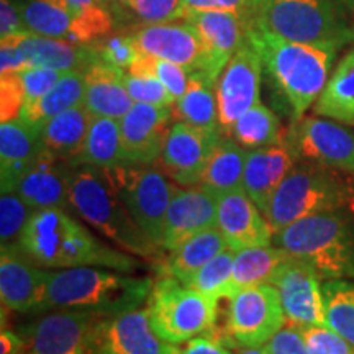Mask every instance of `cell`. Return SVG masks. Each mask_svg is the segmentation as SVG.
<instances>
[{
  "label": "cell",
  "mask_w": 354,
  "mask_h": 354,
  "mask_svg": "<svg viewBox=\"0 0 354 354\" xmlns=\"http://www.w3.org/2000/svg\"><path fill=\"white\" fill-rule=\"evenodd\" d=\"M125 86L133 102L161 105V107H172L176 102L165 84L154 76H135L125 73Z\"/></svg>",
  "instance_id": "obj_45"
},
{
  "label": "cell",
  "mask_w": 354,
  "mask_h": 354,
  "mask_svg": "<svg viewBox=\"0 0 354 354\" xmlns=\"http://www.w3.org/2000/svg\"><path fill=\"white\" fill-rule=\"evenodd\" d=\"M343 7L349 8V10H354V0H338Z\"/></svg>",
  "instance_id": "obj_55"
},
{
  "label": "cell",
  "mask_w": 354,
  "mask_h": 354,
  "mask_svg": "<svg viewBox=\"0 0 354 354\" xmlns=\"http://www.w3.org/2000/svg\"><path fill=\"white\" fill-rule=\"evenodd\" d=\"M94 46L99 51L100 59L123 71L130 69L136 57L141 55L138 44L133 38V33L109 35L107 38L100 39Z\"/></svg>",
  "instance_id": "obj_43"
},
{
  "label": "cell",
  "mask_w": 354,
  "mask_h": 354,
  "mask_svg": "<svg viewBox=\"0 0 354 354\" xmlns=\"http://www.w3.org/2000/svg\"><path fill=\"white\" fill-rule=\"evenodd\" d=\"M216 228L233 251L268 246L274 238L271 223L259 207L251 201L245 189L218 197Z\"/></svg>",
  "instance_id": "obj_20"
},
{
  "label": "cell",
  "mask_w": 354,
  "mask_h": 354,
  "mask_svg": "<svg viewBox=\"0 0 354 354\" xmlns=\"http://www.w3.org/2000/svg\"><path fill=\"white\" fill-rule=\"evenodd\" d=\"M338 0H261L254 28L290 41L343 48L354 41Z\"/></svg>",
  "instance_id": "obj_6"
},
{
  "label": "cell",
  "mask_w": 354,
  "mask_h": 354,
  "mask_svg": "<svg viewBox=\"0 0 354 354\" xmlns=\"http://www.w3.org/2000/svg\"><path fill=\"white\" fill-rule=\"evenodd\" d=\"M64 73L50 68H39V66H30L20 71L21 82H24L26 102L38 99L46 94L50 88L56 86V82L63 77Z\"/></svg>",
  "instance_id": "obj_47"
},
{
  "label": "cell",
  "mask_w": 354,
  "mask_h": 354,
  "mask_svg": "<svg viewBox=\"0 0 354 354\" xmlns=\"http://www.w3.org/2000/svg\"><path fill=\"white\" fill-rule=\"evenodd\" d=\"M176 354H232L223 343L210 336H197L185 342L184 346H177Z\"/></svg>",
  "instance_id": "obj_51"
},
{
  "label": "cell",
  "mask_w": 354,
  "mask_h": 354,
  "mask_svg": "<svg viewBox=\"0 0 354 354\" xmlns=\"http://www.w3.org/2000/svg\"><path fill=\"white\" fill-rule=\"evenodd\" d=\"M184 12L187 10H230L253 20L261 0H183Z\"/></svg>",
  "instance_id": "obj_48"
},
{
  "label": "cell",
  "mask_w": 354,
  "mask_h": 354,
  "mask_svg": "<svg viewBox=\"0 0 354 354\" xmlns=\"http://www.w3.org/2000/svg\"><path fill=\"white\" fill-rule=\"evenodd\" d=\"M153 282L107 268L79 266L51 272L44 310H87L99 317H113L148 302Z\"/></svg>",
  "instance_id": "obj_3"
},
{
  "label": "cell",
  "mask_w": 354,
  "mask_h": 354,
  "mask_svg": "<svg viewBox=\"0 0 354 354\" xmlns=\"http://www.w3.org/2000/svg\"><path fill=\"white\" fill-rule=\"evenodd\" d=\"M320 279L312 266L292 256L274 274L271 284L277 289L287 322L292 325H325Z\"/></svg>",
  "instance_id": "obj_15"
},
{
  "label": "cell",
  "mask_w": 354,
  "mask_h": 354,
  "mask_svg": "<svg viewBox=\"0 0 354 354\" xmlns=\"http://www.w3.org/2000/svg\"><path fill=\"white\" fill-rule=\"evenodd\" d=\"M230 135L246 149L269 148L282 143L277 115L261 102L238 118Z\"/></svg>",
  "instance_id": "obj_37"
},
{
  "label": "cell",
  "mask_w": 354,
  "mask_h": 354,
  "mask_svg": "<svg viewBox=\"0 0 354 354\" xmlns=\"http://www.w3.org/2000/svg\"><path fill=\"white\" fill-rule=\"evenodd\" d=\"M218 197L203 187L179 189L172 197L165 221L161 248L172 251L205 230L216 227Z\"/></svg>",
  "instance_id": "obj_22"
},
{
  "label": "cell",
  "mask_w": 354,
  "mask_h": 354,
  "mask_svg": "<svg viewBox=\"0 0 354 354\" xmlns=\"http://www.w3.org/2000/svg\"><path fill=\"white\" fill-rule=\"evenodd\" d=\"M107 171L136 227L162 250L167 209L179 187L169 183L166 172L154 165H125Z\"/></svg>",
  "instance_id": "obj_9"
},
{
  "label": "cell",
  "mask_w": 354,
  "mask_h": 354,
  "mask_svg": "<svg viewBox=\"0 0 354 354\" xmlns=\"http://www.w3.org/2000/svg\"><path fill=\"white\" fill-rule=\"evenodd\" d=\"M220 140L221 131H207L185 122L172 123L162 146L159 166L177 184L185 187L198 185L207 161Z\"/></svg>",
  "instance_id": "obj_16"
},
{
  "label": "cell",
  "mask_w": 354,
  "mask_h": 354,
  "mask_svg": "<svg viewBox=\"0 0 354 354\" xmlns=\"http://www.w3.org/2000/svg\"><path fill=\"white\" fill-rule=\"evenodd\" d=\"M177 346L154 331L148 308L102 317L92 331L91 354H176Z\"/></svg>",
  "instance_id": "obj_14"
},
{
  "label": "cell",
  "mask_w": 354,
  "mask_h": 354,
  "mask_svg": "<svg viewBox=\"0 0 354 354\" xmlns=\"http://www.w3.org/2000/svg\"><path fill=\"white\" fill-rule=\"evenodd\" d=\"M313 112L343 125L354 127V48L336 64L313 105Z\"/></svg>",
  "instance_id": "obj_31"
},
{
  "label": "cell",
  "mask_w": 354,
  "mask_h": 354,
  "mask_svg": "<svg viewBox=\"0 0 354 354\" xmlns=\"http://www.w3.org/2000/svg\"><path fill=\"white\" fill-rule=\"evenodd\" d=\"M76 165H91L100 169H115L125 166V151L122 143L120 120L109 117H94L88 128L82 153Z\"/></svg>",
  "instance_id": "obj_35"
},
{
  "label": "cell",
  "mask_w": 354,
  "mask_h": 354,
  "mask_svg": "<svg viewBox=\"0 0 354 354\" xmlns=\"http://www.w3.org/2000/svg\"><path fill=\"white\" fill-rule=\"evenodd\" d=\"M26 104V95L20 73L0 76V120L10 122L20 118Z\"/></svg>",
  "instance_id": "obj_46"
},
{
  "label": "cell",
  "mask_w": 354,
  "mask_h": 354,
  "mask_svg": "<svg viewBox=\"0 0 354 354\" xmlns=\"http://www.w3.org/2000/svg\"><path fill=\"white\" fill-rule=\"evenodd\" d=\"M99 315L61 308L30 328L25 354H91L92 331Z\"/></svg>",
  "instance_id": "obj_17"
},
{
  "label": "cell",
  "mask_w": 354,
  "mask_h": 354,
  "mask_svg": "<svg viewBox=\"0 0 354 354\" xmlns=\"http://www.w3.org/2000/svg\"><path fill=\"white\" fill-rule=\"evenodd\" d=\"M133 38L145 55L183 66L189 74H203L210 81H218L221 69L196 26L187 21L143 25L133 32Z\"/></svg>",
  "instance_id": "obj_11"
},
{
  "label": "cell",
  "mask_w": 354,
  "mask_h": 354,
  "mask_svg": "<svg viewBox=\"0 0 354 354\" xmlns=\"http://www.w3.org/2000/svg\"><path fill=\"white\" fill-rule=\"evenodd\" d=\"M236 251L227 248L218 256L209 261L202 269L194 274L187 282L190 289L201 292L202 295L218 304L221 299L230 297V287H232V272Z\"/></svg>",
  "instance_id": "obj_39"
},
{
  "label": "cell",
  "mask_w": 354,
  "mask_h": 354,
  "mask_svg": "<svg viewBox=\"0 0 354 354\" xmlns=\"http://www.w3.org/2000/svg\"><path fill=\"white\" fill-rule=\"evenodd\" d=\"M286 322L276 287L259 284L241 289L228 299L225 333L238 346H264Z\"/></svg>",
  "instance_id": "obj_10"
},
{
  "label": "cell",
  "mask_w": 354,
  "mask_h": 354,
  "mask_svg": "<svg viewBox=\"0 0 354 354\" xmlns=\"http://www.w3.org/2000/svg\"><path fill=\"white\" fill-rule=\"evenodd\" d=\"M44 148L39 131L33 130L20 118L0 123V179L2 192L10 190Z\"/></svg>",
  "instance_id": "obj_27"
},
{
  "label": "cell",
  "mask_w": 354,
  "mask_h": 354,
  "mask_svg": "<svg viewBox=\"0 0 354 354\" xmlns=\"http://www.w3.org/2000/svg\"><path fill=\"white\" fill-rule=\"evenodd\" d=\"M84 95H86L84 71L64 73L63 77L56 82V86L50 88L46 94L26 102L24 110H21L20 120L25 122L33 130L41 131V128L56 115L71 107H76L79 104H84Z\"/></svg>",
  "instance_id": "obj_29"
},
{
  "label": "cell",
  "mask_w": 354,
  "mask_h": 354,
  "mask_svg": "<svg viewBox=\"0 0 354 354\" xmlns=\"http://www.w3.org/2000/svg\"><path fill=\"white\" fill-rule=\"evenodd\" d=\"M68 189L71 207L120 250L149 261L162 251L136 227L107 169L91 165L73 166Z\"/></svg>",
  "instance_id": "obj_4"
},
{
  "label": "cell",
  "mask_w": 354,
  "mask_h": 354,
  "mask_svg": "<svg viewBox=\"0 0 354 354\" xmlns=\"http://www.w3.org/2000/svg\"><path fill=\"white\" fill-rule=\"evenodd\" d=\"M289 258L290 254L286 250L271 245L246 248V250L236 251L233 263L230 297L241 289H246V287L271 284L274 274Z\"/></svg>",
  "instance_id": "obj_34"
},
{
  "label": "cell",
  "mask_w": 354,
  "mask_h": 354,
  "mask_svg": "<svg viewBox=\"0 0 354 354\" xmlns=\"http://www.w3.org/2000/svg\"><path fill=\"white\" fill-rule=\"evenodd\" d=\"M19 248L38 266L79 268L99 266L120 272H133L138 261L97 240L64 209H44L30 215Z\"/></svg>",
  "instance_id": "obj_1"
},
{
  "label": "cell",
  "mask_w": 354,
  "mask_h": 354,
  "mask_svg": "<svg viewBox=\"0 0 354 354\" xmlns=\"http://www.w3.org/2000/svg\"><path fill=\"white\" fill-rule=\"evenodd\" d=\"M84 105L92 117L122 120L135 105L125 86V71L105 63L100 57L84 71Z\"/></svg>",
  "instance_id": "obj_25"
},
{
  "label": "cell",
  "mask_w": 354,
  "mask_h": 354,
  "mask_svg": "<svg viewBox=\"0 0 354 354\" xmlns=\"http://www.w3.org/2000/svg\"><path fill=\"white\" fill-rule=\"evenodd\" d=\"M146 308L154 331L171 344L215 331L218 304L174 277L162 276L154 282Z\"/></svg>",
  "instance_id": "obj_8"
},
{
  "label": "cell",
  "mask_w": 354,
  "mask_h": 354,
  "mask_svg": "<svg viewBox=\"0 0 354 354\" xmlns=\"http://www.w3.org/2000/svg\"><path fill=\"white\" fill-rule=\"evenodd\" d=\"M299 330L310 354H354L353 344L326 325H305Z\"/></svg>",
  "instance_id": "obj_44"
},
{
  "label": "cell",
  "mask_w": 354,
  "mask_h": 354,
  "mask_svg": "<svg viewBox=\"0 0 354 354\" xmlns=\"http://www.w3.org/2000/svg\"><path fill=\"white\" fill-rule=\"evenodd\" d=\"M33 210L12 190L0 197V240L2 246H19L21 232Z\"/></svg>",
  "instance_id": "obj_41"
},
{
  "label": "cell",
  "mask_w": 354,
  "mask_h": 354,
  "mask_svg": "<svg viewBox=\"0 0 354 354\" xmlns=\"http://www.w3.org/2000/svg\"><path fill=\"white\" fill-rule=\"evenodd\" d=\"M272 241L323 279L354 277V233L338 210L294 221L274 233Z\"/></svg>",
  "instance_id": "obj_5"
},
{
  "label": "cell",
  "mask_w": 354,
  "mask_h": 354,
  "mask_svg": "<svg viewBox=\"0 0 354 354\" xmlns=\"http://www.w3.org/2000/svg\"><path fill=\"white\" fill-rule=\"evenodd\" d=\"M28 32L21 17L20 0H0V38Z\"/></svg>",
  "instance_id": "obj_50"
},
{
  "label": "cell",
  "mask_w": 354,
  "mask_h": 354,
  "mask_svg": "<svg viewBox=\"0 0 354 354\" xmlns=\"http://www.w3.org/2000/svg\"><path fill=\"white\" fill-rule=\"evenodd\" d=\"M128 12L140 25L169 24L183 20V0H130Z\"/></svg>",
  "instance_id": "obj_42"
},
{
  "label": "cell",
  "mask_w": 354,
  "mask_h": 354,
  "mask_svg": "<svg viewBox=\"0 0 354 354\" xmlns=\"http://www.w3.org/2000/svg\"><path fill=\"white\" fill-rule=\"evenodd\" d=\"M238 354H268L266 346H256V348H243Z\"/></svg>",
  "instance_id": "obj_54"
},
{
  "label": "cell",
  "mask_w": 354,
  "mask_h": 354,
  "mask_svg": "<svg viewBox=\"0 0 354 354\" xmlns=\"http://www.w3.org/2000/svg\"><path fill=\"white\" fill-rule=\"evenodd\" d=\"M246 148L232 138H221L212 151L198 185L210 190L216 197L223 194L243 190Z\"/></svg>",
  "instance_id": "obj_30"
},
{
  "label": "cell",
  "mask_w": 354,
  "mask_h": 354,
  "mask_svg": "<svg viewBox=\"0 0 354 354\" xmlns=\"http://www.w3.org/2000/svg\"><path fill=\"white\" fill-rule=\"evenodd\" d=\"M259 3H261V2H259Z\"/></svg>",
  "instance_id": "obj_56"
},
{
  "label": "cell",
  "mask_w": 354,
  "mask_h": 354,
  "mask_svg": "<svg viewBox=\"0 0 354 354\" xmlns=\"http://www.w3.org/2000/svg\"><path fill=\"white\" fill-rule=\"evenodd\" d=\"M20 8L30 33L73 43L74 13L64 0H24Z\"/></svg>",
  "instance_id": "obj_36"
},
{
  "label": "cell",
  "mask_w": 354,
  "mask_h": 354,
  "mask_svg": "<svg viewBox=\"0 0 354 354\" xmlns=\"http://www.w3.org/2000/svg\"><path fill=\"white\" fill-rule=\"evenodd\" d=\"M294 153L284 141L269 148L250 149L246 154L243 187L259 210L266 215L274 194L292 171Z\"/></svg>",
  "instance_id": "obj_24"
},
{
  "label": "cell",
  "mask_w": 354,
  "mask_h": 354,
  "mask_svg": "<svg viewBox=\"0 0 354 354\" xmlns=\"http://www.w3.org/2000/svg\"><path fill=\"white\" fill-rule=\"evenodd\" d=\"M228 243L218 228H210L196 234L190 240L183 243L179 248L169 251V258L166 261L165 274L177 279L183 284L192 279L198 269H202L209 261L227 250Z\"/></svg>",
  "instance_id": "obj_33"
},
{
  "label": "cell",
  "mask_w": 354,
  "mask_h": 354,
  "mask_svg": "<svg viewBox=\"0 0 354 354\" xmlns=\"http://www.w3.org/2000/svg\"><path fill=\"white\" fill-rule=\"evenodd\" d=\"M51 272L37 268L19 246H2L0 299L3 308L19 313L44 312Z\"/></svg>",
  "instance_id": "obj_18"
},
{
  "label": "cell",
  "mask_w": 354,
  "mask_h": 354,
  "mask_svg": "<svg viewBox=\"0 0 354 354\" xmlns=\"http://www.w3.org/2000/svg\"><path fill=\"white\" fill-rule=\"evenodd\" d=\"M128 73L135 74V76H154L165 84L167 91L174 99H180L184 95L185 88L189 84L190 74L185 71L183 66L171 63V61L159 59V57L141 55L136 57L135 63L128 69Z\"/></svg>",
  "instance_id": "obj_40"
},
{
  "label": "cell",
  "mask_w": 354,
  "mask_h": 354,
  "mask_svg": "<svg viewBox=\"0 0 354 354\" xmlns=\"http://www.w3.org/2000/svg\"><path fill=\"white\" fill-rule=\"evenodd\" d=\"M325 325L354 346V282L328 279L323 282Z\"/></svg>",
  "instance_id": "obj_38"
},
{
  "label": "cell",
  "mask_w": 354,
  "mask_h": 354,
  "mask_svg": "<svg viewBox=\"0 0 354 354\" xmlns=\"http://www.w3.org/2000/svg\"><path fill=\"white\" fill-rule=\"evenodd\" d=\"M259 53L263 69L274 88L289 105L292 122H297L320 97L338 48L290 41L253 28L248 35Z\"/></svg>",
  "instance_id": "obj_2"
},
{
  "label": "cell",
  "mask_w": 354,
  "mask_h": 354,
  "mask_svg": "<svg viewBox=\"0 0 354 354\" xmlns=\"http://www.w3.org/2000/svg\"><path fill=\"white\" fill-rule=\"evenodd\" d=\"M71 166L43 148L35 161L17 179L10 189L20 196L33 212L66 209L69 203L68 177Z\"/></svg>",
  "instance_id": "obj_21"
},
{
  "label": "cell",
  "mask_w": 354,
  "mask_h": 354,
  "mask_svg": "<svg viewBox=\"0 0 354 354\" xmlns=\"http://www.w3.org/2000/svg\"><path fill=\"white\" fill-rule=\"evenodd\" d=\"M26 64L39 66L71 73V71H86L88 66L99 59V51L94 44H76L59 38L41 37V35L26 33L19 43Z\"/></svg>",
  "instance_id": "obj_26"
},
{
  "label": "cell",
  "mask_w": 354,
  "mask_h": 354,
  "mask_svg": "<svg viewBox=\"0 0 354 354\" xmlns=\"http://www.w3.org/2000/svg\"><path fill=\"white\" fill-rule=\"evenodd\" d=\"M268 354H310L299 326H282L276 335L264 344Z\"/></svg>",
  "instance_id": "obj_49"
},
{
  "label": "cell",
  "mask_w": 354,
  "mask_h": 354,
  "mask_svg": "<svg viewBox=\"0 0 354 354\" xmlns=\"http://www.w3.org/2000/svg\"><path fill=\"white\" fill-rule=\"evenodd\" d=\"M64 2L71 8V12L74 13V17L86 15V13H91L105 6L104 0H64Z\"/></svg>",
  "instance_id": "obj_52"
},
{
  "label": "cell",
  "mask_w": 354,
  "mask_h": 354,
  "mask_svg": "<svg viewBox=\"0 0 354 354\" xmlns=\"http://www.w3.org/2000/svg\"><path fill=\"white\" fill-rule=\"evenodd\" d=\"M171 118L172 107L135 102L130 112L120 120L127 165H156L171 128Z\"/></svg>",
  "instance_id": "obj_19"
},
{
  "label": "cell",
  "mask_w": 354,
  "mask_h": 354,
  "mask_svg": "<svg viewBox=\"0 0 354 354\" xmlns=\"http://www.w3.org/2000/svg\"><path fill=\"white\" fill-rule=\"evenodd\" d=\"M128 3H130V0H113V13L115 17H117L118 25H122L127 19Z\"/></svg>",
  "instance_id": "obj_53"
},
{
  "label": "cell",
  "mask_w": 354,
  "mask_h": 354,
  "mask_svg": "<svg viewBox=\"0 0 354 354\" xmlns=\"http://www.w3.org/2000/svg\"><path fill=\"white\" fill-rule=\"evenodd\" d=\"M215 86L203 74H190L184 95L172 105V117L202 130L220 131Z\"/></svg>",
  "instance_id": "obj_32"
},
{
  "label": "cell",
  "mask_w": 354,
  "mask_h": 354,
  "mask_svg": "<svg viewBox=\"0 0 354 354\" xmlns=\"http://www.w3.org/2000/svg\"><path fill=\"white\" fill-rule=\"evenodd\" d=\"M284 143L295 158L354 174V131L325 118L292 122Z\"/></svg>",
  "instance_id": "obj_12"
},
{
  "label": "cell",
  "mask_w": 354,
  "mask_h": 354,
  "mask_svg": "<svg viewBox=\"0 0 354 354\" xmlns=\"http://www.w3.org/2000/svg\"><path fill=\"white\" fill-rule=\"evenodd\" d=\"M354 202V187L330 167L294 166L274 194L266 218L274 233L305 216L335 212Z\"/></svg>",
  "instance_id": "obj_7"
},
{
  "label": "cell",
  "mask_w": 354,
  "mask_h": 354,
  "mask_svg": "<svg viewBox=\"0 0 354 354\" xmlns=\"http://www.w3.org/2000/svg\"><path fill=\"white\" fill-rule=\"evenodd\" d=\"M263 71L259 53L250 39L241 44L221 71L215 92L220 128L225 133H230L243 113L259 104Z\"/></svg>",
  "instance_id": "obj_13"
},
{
  "label": "cell",
  "mask_w": 354,
  "mask_h": 354,
  "mask_svg": "<svg viewBox=\"0 0 354 354\" xmlns=\"http://www.w3.org/2000/svg\"><path fill=\"white\" fill-rule=\"evenodd\" d=\"M183 20L196 26L221 71L254 28L253 20L230 10H187Z\"/></svg>",
  "instance_id": "obj_23"
},
{
  "label": "cell",
  "mask_w": 354,
  "mask_h": 354,
  "mask_svg": "<svg viewBox=\"0 0 354 354\" xmlns=\"http://www.w3.org/2000/svg\"><path fill=\"white\" fill-rule=\"evenodd\" d=\"M92 118L94 117L84 104L64 110L39 131L43 146L55 156L74 165L82 153Z\"/></svg>",
  "instance_id": "obj_28"
}]
</instances>
